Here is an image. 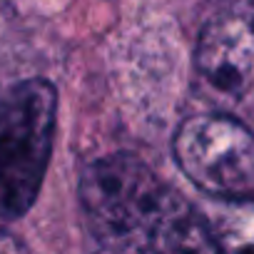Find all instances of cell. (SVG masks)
<instances>
[{
	"label": "cell",
	"mask_w": 254,
	"mask_h": 254,
	"mask_svg": "<svg viewBox=\"0 0 254 254\" xmlns=\"http://www.w3.org/2000/svg\"><path fill=\"white\" fill-rule=\"evenodd\" d=\"M77 197L92 237L110 254H155L167 227L187 204L130 152L90 162Z\"/></svg>",
	"instance_id": "cell-1"
},
{
	"label": "cell",
	"mask_w": 254,
	"mask_h": 254,
	"mask_svg": "<svg viewBox=\"0 0 254 254\" xmlns=\"http://www.w3.org/2000/svg\"><path fill=\"white\" fill-rule=\"evenodd\" d=\"M58 125V92L28 77L0 92V219L23 217L43 187Z\"/></svg>",
	"instance_id": "cell-2"
},
{
	"label": "cell",
	"mask_w": 254,
	"mask_h": 254,
	"mask_svg": "<svg viewBox=\"0 0 254 254\" xmlns=\"http://www.w3.org/2000/svg\"><path fill=\"white\" fill-rule=\"evenodd\" d=\"M194 82L214 112L254 125V0L217 13L202 28Z\"/></svg>",
	"instance_id": "cell-3"
},
{
	"label": "cell",
	"mask_w": 254,
	"mask_h": 254,
	"mask_svg": "<svg viewBox=\"0 0 254 254\" xmlns=\"http://www.w3.org/2000/svg\"><path fill=\"white\" fill-rule=\"evenodd\" d=\"M175 160L187 180L217 199H254V132L219 115H192L175 132Z\"/></svg>",
	"instance_id": "cell-4"
},
{
	"label": "cell",
	"mask_w": 254,
	"mask_h": 254,
	"mask_svg": "<svg viewBox=\"0 0 254 254\" xmlns=\"http://www.w3.org/2000/svg\"><path fill=\"white\" fill-rule=\"evenodd\" d=\"M204 219L219 254H254V199H217Z\"/></svg>",
	"instance_id": "cell-5"
},
{
	"label": "cell",
	"mask_w": 254,
	"mask_h": 254,
	"mask_svg": "<svg viewBox=\"0 0 254 254\" xmlns=\"http://www.w3.org/2000/svg\"><path fill=\"white\" fill-rule=\"evenodd\" d=\"M155 254H219V249L214 244L204 214H199L187 202L167 227Z\"/></svg>",
	"instance_id": "cell-6"
},
{
	"label": "cell",
	"mask_w": 254,
	"mask_h": 254,
	"mask_svg": "<svg viewBox=\"0 0 254 254\" xmlns=\"http://www.w3.org/2000/svg\"><path fill=\"white\" fill-rule=\"evenodd\" d=\"M0 254H30V249L8 229H0Z\"/></svg>",
	"instance_id": "cell-7"
}]
</instances>
